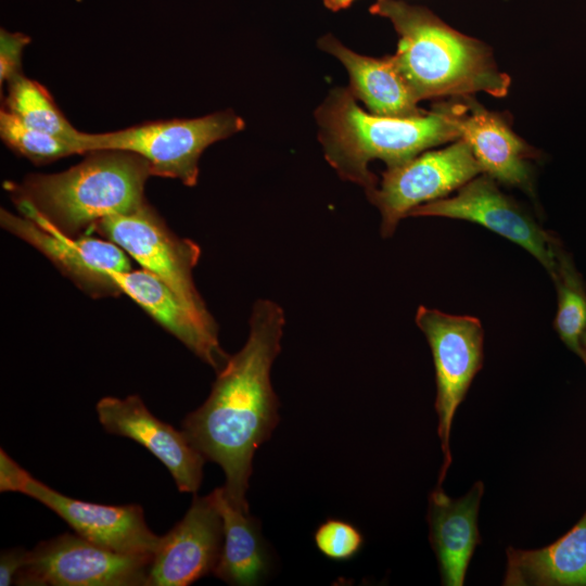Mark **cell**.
I'll return each mask as SVG.
<instances>
[{
    "label": "cell",
    "instance_id": "6da1fadb",
    "mask_svg": "<svg viewBox=\"0 0 586 586\" xmlns=\"http://www.w3.org/2000/svg\"><path fill=\"white\" fill-rule=\"evenodd\" d=\"M284 322V311L277 303L256 301L245 344L217 371L207 399L181 423L205 459L224 470L229 501L247 513L254 454L279 421L270 370L280 353Z\"/></svg>",
    "mask_w": 586,
    "mask_h": 586
},
{
    "label": "cell",
    "instance_id": "7a4b0ae2",
    "mask_svg": "<svg viewBox=\"0 0 586 586\" xmlns=\"http://www.w3.org/2000/svg\"><path fill=\"white\" fill-rule=\"evenodd\" d=\"M315 118L327 162L343 180L362 187L367 195L378 188V179L368 168L370 161L379 158L391 168L432 146L460 139L450 103H438L417 117H384L362 111L349 88L331 90Z\"/></svg>",
    "mask_w": 586,
    "mask_h": 586
},
{
    "label": "cell",
    "instance_id": "3957f363",
    "mask_svg": "<svg viewBox=\"0 0 586 586\" xmlns=\"http://www.w3.org/2000/svg\"><path fill=\"white\" fill-rule=\"evenodd\" d=\"M79 164L58 174H33L7 189L20 213L64 234L78 237L100 220L137 211L152 176L148 162L131 152L87 153Z\"/></svg>",
    "mask_w": 586,
    "mask_h": 586
},
{
    "label": "cell",
    "instance_id": "277c9868",
    "mask_svg": "<svg viewBox=\"0 0 586 586\" xmlns=\"http://www.w3.org/2000/svg\"><path fill=\"white\" fill-rule=\"evenodd\" d=\"M370 13L387 18L398 34L393 58L418 102L480 91L494 97L508 93L510 77L498 69L492 50L426 8L400 0H375Z\"/></svg>",
    "mask_w": 586,
    "mask_h": 586
},
{
    "label": "cell",
    "instance_id": "5b68a950",
    "mask_svg": "<svg viewBox=\"0 0 586 586\" xmlns=\"http://www.w3.org/2000/svg\"><path fill=\"white\" fill-rule=\"evenodd\" d=\"M244 127L240 116L226 110L199 118L150 122L103 133L80 132L76 145L78 154L102 150L135 153L148 162L152 176L193 187L204 150Z\"/></svg>",
    "mask_w": 586,
    "mask_h": 586
},
{
    "label": "cell",
    "instance_id": "8992f818",
    "mask_svg": "<svg viewBox=\"0 0 586 586\" xmlns=\"http://www.w3.org/2000/svg\"><path fill=\"white\" fill-rule=\"evenodd\" d=\"M416 323L430 345L436 378L435 410L443 455L436 486L451 464L450 433L456 410L483 365L484 331L472 316H458L420 306Z\"/></svg>",
    "mask_w": 586,
    "mask_h": 586
},
{
    "label": "cell",
    "instance_id": "52a82bcc",
    "mask_svg": "<svg viewBox=\"0 0 586 586\" xmlns=\"http://www.w3.org/2000/svg\"><path fill=\"white\" fill-rule=\"evenodd\" d=\"M92 230L162 280L198 316L215 321L193 281L199 245L175 234L146 203L132 213L104 218Z\"/></svg>",
    "mask_w": 586,
    "mask_h": 586
},
{
    "label": "cell",
    "instance_id": "ba28073f",
    "mask_svg": "<svg viewBox=\"0 0 586 586\" xmlns=\"http://www.w3.org/2000/svg\"><path fill=\"white\" fill-rule=\"evenodd\" d=\"M153 556L118 553L63 533L29 550L20 586H146Z\"/></svg>",
    "mask_w": 586,
    "mask_h": 586
},
{
    "label": "cell",
    "instance_id": "9c48e42d",
    "mask_svg": "<svg viewBox=\"0 0 586 586\" xmlns=\"http://www.w3.org/2000/svg\"><path fill=\"white\" fill-rule=\"evenodd\" d=\"M480 174L482 168L462 139L387 168L380 188L367 195L380 211L382 237L390 238L415 207L446 198Z\"/></svg>",
    "mask_w": 586,
    "mask_h": 586
},
{
    "label": "cell",
    "instance_id": "30bf717a",
    "mask_svg": "<svg viewBox=\"0 0 586 586\" xmlns=\"http://www.w3.org/2000/svg\"><path fill=\"white\" fill-rule=\"evenodd\" d=\"M1 227L44 255L65 277L88 295L122 293L113 272L130 270L129 256L110 240L67 235L24 215L0 212Z\"/></svg>",
    "mask_w": 586,
    "mask_h": 586
},
{
    "label": "cell",
    "instance_id": "8fae6325",
    "mask_svg": "<svg viewBox=\"0 0 586 586\" xmlns=\"http://www.w3.org/2000/svg\"><path fill=\"white\" fill-rule=\"evenodd\" d=\"M408 216H438L479 224L530 252L555 275L552 243L556 235L547 232L512 199L504 194L496 181L483 174L471 179L449 198L421 204Z\"/></svg>",
    "mask_w": 586,
    "mask_h": 586
},
{
    "label": "cell",
    "instance_id": "7c38bea8",
    "mask_svg": "<svg viewBox=\"0 0 586 586\" xmlns=\"http://www.w3.org/2000/svg\"><path fill=\"white\" fill-rule=\"evenodd\" d=\"M95 410L107 433L145 447L166 467L179 492L196 494L206 459L182 430L156 418L138 395L102 397Z\"/></svg>",
    "mask_w": 586,
    "mask_h": 586
},
{
    "label": "cell",
    "instance_id": "4fadbf2b",
    "mask_svg": "<svg viewBox=\"0 0 586 586\" xmlns=\"http://www.w3.org/2000/svg\"><path fill=\"white\" fill-rule=\"evenodd\" d=\"M222 545V520L213 494H194L184 517L160 536L146 586H188L213 573Z\"/></svg>",
    "mask_w": 586,
    "mask_h": 586
},
{
    "label": "cell",
    "instance_id": "5bb4252c",
    "mask_svg": "<svg viewBox=\"0 0 586 586\" xmlns=\"http://www.w3.org/2000/svg\"><path fill=\"white\" fill-rule=\"evenodd\" d=\"M22 494L42 504L79 536L124 555L153 556L160 536L148 526L140 505H102L71 498L33 475Z\"/></svg>",
    "mask_w": 586,
    "mask_h": 586
},
{
    "label": "cell",
    "instance_id": "9a60e30c",
    "mask_svg": "<svg viewBox=\"0 0 586 586\" xmlns=\"http://www.w3.org/2000/svg\"><path fill=\"white\" fill-rule=\"evenodd\" d=\"M450 103L456 114L460 139L470 146L475 160L495 181L533 193L530 160L536 151L512 131L506 119L488 111L470 95Z\"/></svg>",
    "mask_w": 586,
    "mask_h": 586
},
{
    "label": "cell",
    "instance_id": "2e32d148",
    "mask_svg": "<svg viewBox=\"0 0 586 586\" xmlns=\"http://www.w3.org/2000/svg\"><path fill=\"white\" fill-rule=\"evenodd\" d=\"M112 277L122 293L141 306L167 332L216 371L229 356L218 341L215 321H207L193 313L162 280L151 272L127 270Z\"/></svg>",
    "mask_w": 586,
    "mask_h": 586
},
{
    "label": "cell",
    "instance_id": "e0dca14e",
    "mask_svg": "<svg viewBox=\"0 0 586 586\" xmlns=\"http://www.w3.org/2000/svg\"><path fill=\"white\" fill-rule=\"evenodd\" d=\"M484 484L477 481L458 499L450 498L442 486L429 496V539L436 556L441 583L462 586L470 560L481 543L477 515Z\"/></svg>",
    "mask_w": 586,
    "mask_h": 586
},
{
    "label": "cell",
    "instance_id": "ac0fdd59",
    "mask_svg": "<svg viewBox=\"0 0 586 586\" xmlns=\"http://www.w3.org/2000/svg\"><path fill=\"white\" fill-rule=\"evenodd\" d=\"M317 43L319 49L345 66L351 80L348 88L355 98L362 100L371 114L410 118L425 113L417 105L418 101L393 55L375 59L358 54L330 34L321 37Z\"/></svg>",
    "mask_w": 586,
    "mask_h": 586
},
{
    "label": "cell",
    "instance_id": "d6986e66",
    "mask_svg": "<svg viewBox=\"0 0 586 586\" xmlns=\"http://www.w3.org/2000/svg\"><path fill=\"white\" fill-rule=\"evenodd\" d=\"M505 586H586V512L558 540L543 548L506 550Z\"/></svg>",
    "mask_w": 586,
    "mask_h": 586
},
{
    "label": "cell",
    "instance_id": "ffe728a7",
    "mask_svg": "<svg viewBox=\"0 0 586 586\" xmlns=\"http://www.w3.org/2000/svg\"><path fill=\"white\" fill-rule=\"evenodd\" d=\"M212 494L222 520V545L213 574L230 585H257L269 569L259 523L250 513L232 506L224 486Z\"/></svg>",
    "mask_w": 586,
    "mask_h": 586
},
{
    "label": "cell",
    "instance_id": "44dd1931",
    "mask_svg": "<svg viewBox=\"0 0 586 586\" xmlns=\"http://www.w3.org/2000/svg\"><path fill=\"white\" fill-rule=\"evenodd\" d=\"M552 249L556 271L552 276L558 291L555 328L562 342L581 358L585 353L581 337L586 330V290L571 256L555 238Z\"/></svg>",
    "mask_w": 586,
    "mask_h": 586
},
{
    "label": "cell",
    "instance_id": "7402d4cb",
    "mask_svg": "<svg viewBox=\"0 0 586 586\" xmlns=\"http://www.w3.org/2000/svg\"><path fill=\"white\" fill-rule=\"evenodd\" d=\"M8 85L9 91L2 109L27 127L71 140L76 144L80 131L75 129L60 112L46 88L23 74L12 78Z\"/></svg>",
    "mask_w": 586,
    "mask_h": 586
},
{
    "label": "cell",
    "instance_id": "603a6c76",
    "mask_svg": "<svg viewBox=\"0 0 586 586\" xmlns=\"http://www.w3.org/2000/svg\"><path fill=\"white\" fill-rule=\"evenodd\" d=\"M0 135L8 146L35 164L78 154L73 141L27 127L4 109L0 112Z\"/></svg>",
    "mask_w": 586,
    "mask_h": 586
},
{
    "label": "cell",
    "instance_id": "cb8c5ba5",
    "mask_svg": "<svg viewBox=\"0 0 586 586\" xmlns=\"http://www.w3.org/2000/svg\"><path fill=\"white\" fill-rule=\"evenodd\" d=\"M314 540L318 550L333 561L354 558L364 545V536L353 524L328 519L316 530Z\"/></svg>",
    "mask_w": 586,
    "mask_h": 586
},
{
    "label": "cell",
    "instance_id": "d4e9b609",
    "mask_svg": "<svg viewBox=\"0 0 586 586\" xmlns=\"http://www.w3.org/2000/svg\"><path fill=\"white\" fill-rule=\"evenodd\" d=\"M30 38L21 33L0 31V84L22 74V54Z\"/></svg>",
    "mask_w": 586,
    "mask_h": 586
},
{
    "label": "cell",
    "instance_id": "484cf974",
    "mask_svg": "<svg viewBox=\"0 0 586 586\" xmlns=\"http://www.w3.org/2000/svg\"><path fill=\"white\" fill-rule=\"evenodd\" d=\"M31 474L0 449V492L22 493Z\"/></svg>",
    "mask_w": 586,
    "mask_h": 586
},
{
    "label": "cell",
    "instance_id": "4316f807",
    "mask_svg": "<svg viewBox=\"0 0 586 586\" xmlns=\"http://www.w3.org/2000/svg\"><path fill=\"white\" fill-rule=\"evenodd\" d=\"M29 550L23 547L4 549L0 555V586L15 584L21 570L26 564Z\"/></svg>",
    "mask_w": 586,
    "mask_h": 586
},
{
    "label": "cell",
    "instance_id": "83f0119b",
    "mask_svg": "<svg viewBox=\"0 0 586 586\" xmlns=\"http://www.w3.org/2000/svg\"><path fill=\"white\" fill-rule=\"evenodd\" d=\"M354 0H323L324 5L332 10L339 11L347 8Z\"/></svg>",
    "mask_w": 586,
    "mask_h": 586
},
{
    "label": "cell",
    "instance_id": "f1b7e54d",
    "mask_svg": "<svg viewBox=\"0 0 586 586\" xmlns=\"http://www.w3.org/2000/svg\"><path fill=\"white\" fill-rule=\"evenodd\" d=\"M581 343H582L583 348L586 351V330L584 331L581 337Z\"/></svg>",
    "mask_w": 586,
    "mask_h": 586
},
{
    "label": "cell",
    "instance_id": "f546056e",
    "mask_svg": "<svg viewBox=\"0 0 586 586\" xmlns=\"http://www.w3.org/2000/svg\"><path fill=\"white\" fill-rule=\"evenodd\" d=\"M582 360H583V361L585 362V365H586V351H585L584 355L582 356Z\"/></svg>",
    "mask_w": 586,
    "mask_h": 586
}]
</instances>
